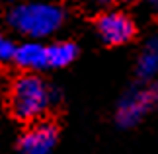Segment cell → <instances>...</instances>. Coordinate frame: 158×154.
Returning a JSON list of instances; mask_svg holds the SVG:
<instances>
[{"instance_id": "obj_1", "label": "cell", "mask_w": 158, "mask_h": 154, "mask_svg": "<svg viewBox=\"0 0 158 154\" xmlns=\"http://www.w3.org/2000/svg\"><path fill=\"white\" fill-rule=\"evenodd\" d=\"M60 92L45 82L39 74L23 72L10 86L8 107L14 119L22 123H37L60 102Z\"/></svg>"}, {"instance_id": "obj_2", "label": "cell", "mask_w": 158, "mask_h": 154, "mask_svg": "<svg viewBox=\"0 0 158 154\" xmlns=\"http://www.w3.org/2000/svg\"><path fill=\"white\" fill-rule=\"evenodd\" d=\"M6 20L16 33L29 37V41H41L63 27L64 10L51 2H18L10 8Z\"/></svg>"}, {"instance_id": "obj_3", "label": "cell", "mask_w": 158, "mask_h": 154, "mask_svg": "<svg viewBox=\"0 0 158 154\" xmlns=\"http://www.w3.org/2000/svg\"><path fill=\"white\" fill-rule=\"evenodd\" d=\"M156 106H158V78L147 86L131 88L121 96L117 107H115V123L121 129L137 127Z\"/></svg>"}, {"instance_id": "obj_4", "label": "cell", "mask_w": 158, "mask_h": 154, "mask_svg": "<svg viewBox=\"0 0 158 154\" xmlns=\"http://www.w3.org/2000/svg\"><path fill=\"white\" fill-rule=\"evenodd\" d=\"M96 31L106 45L119 47L135 39L137 23L123 10H107L96 18Z\"/></svg>"}, {"instance_id": "obj_5", "label": "cell", "mask_w": 158, "mask_h": 154, "mask_svg": "<svg viewBox=\"0 0 158 154\" xmlns=\"http://www.w3.org/2000/svg\"><path fill=\"white\" fill-rule=\"evenodd\" d=\"M59 143V127L53 121L31 123L18 139L20 154H51Z\"/></svg>"}, {"instance_id": "obj_6", "label": "cell", "mask_w": 158, "mask_h": 154, "mask_svg": "<svg viewBox=\"0 0 158 154\" xmlns=\"http://www.w3.org/2000/svg\"><path fill=\"white\" fill-rule=\"evenodd\" d=\"M14 65L20 66L23 72H33L39 74L41 70L49 69V59H47V45L41 41H23L16 47Z\"/></svg>"}, {"instance_id": "obj_7", "label": "cell", "mask_w": 158, "mask_h": 154, "mask_svg": "<svg viewBox=\"0 0 158 154\" xmlns=\"http://www.w3.org/2000/svg\"><path fill=\"white\" fill-rule=\"evenodd\" d=\"M135 74L141 82H154L158 78V33H152L143 43L137 57Z\"/></svg>"}, {"instance_id": "obj_8", "label": "cell", "mask_w": 158, "mask_h": 154, "mask_svg": "<svg viewBox=\"0 0 158 154\" xmlns=\"http://www.w3.org/2000/svg\"><path fill=\"white\" fill-rule=\"evenodd\" d=\"M80 53V49L74 41H55L47 45V59H49V69H64L72 65Z\"/></svg>"}, {"instance_id": "obj_9", "label": "cell", "mask_w": 158, "mask_h": 154, "mask_svg": "<svg viewBox=\"0 0 158 154\" xmlns=\"http://www.w3.org/2000/svg\"><path fill=\"white\" fill-rule=\"evenodd\" d=\"M16 43L10 37L0 33V63H14V55H16Z\"/></svg>"}, {"instance_id": "obj_10", "label": "cell", "mask_w": 158, "mask_h": 154, "mask_svg": "<svg viewBox=\"0 0 158 154\" xmlns=\"http://www.w3.org/2000/svg\"><path fill=\"white\" fill-rule=\"evenodd\" d=\"M92 2H96V4H111L115 0H92Z\"/></svg>"}, {"instance_id": "obj_11", "label": "cell", "mask_w": 158, "mask_h": 154, "mask_svg": "<svg viewBox=\"0 0 158 154\" xmlns=\"http://www.w3.org/2000/svg\"><path fill=\"white\" fill-rule=\"evenodd\" d=\"M150 2H152V4H154V8L158 10V0H150Z\"/></svg>"}, {"instance_id": "obj_12", "label": "cell", "mask_w": 158, "mask_h": 154, "mask_svg": "<svg viewBox=\"0 0 158 154\" xmlns=\"http://www.w3.org/2000/svg\"><path fill=\"white\" fill-rule=\"evenodd\" d=\"M12 2H20V0H12Z\"/></svg>"}]
</instances>
